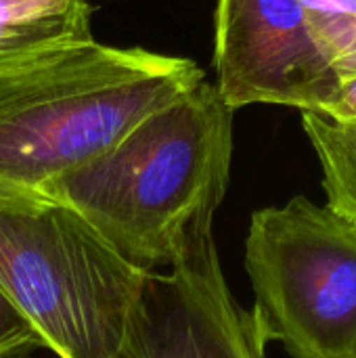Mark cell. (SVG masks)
I'll use <instances>...</instances> for the list:
<instances>
[{
	"instance_id": "obj_4",
	"label": "cell",
	"mask_w": 356,
	"mask_h": 358,
	"mask_svg": "<svg viewBox=\"0 0 356 358\" xmlns=\"http://www.w3.org/2000/svg\"><path fill=\"white\" fill-rule=\"evenodd\" d=\"M245 273L269 342L292 358H356V222L304 195L262 208Z\"/></svg>"
},
{
	"instance_id": "obj_9",
	"label": "cell",
	"mask_w": 356,
	"mask_h": 358,
	"mask_svg": "<svg viewBox=\"0 0 356 358\" xmlns=\"http://www.w3.org/2000/svg\"><path fill=\"white\" fill-rule=\"evenodd\" d=\"M38 350L29 325L0 289V358H36Z\"/></svg>"
},
{
	"instance_id": "obj_5",
	"label": "cell",
	"mask_w": 356,
	"mask_h": 358,
	"mask_svg": "<svg viewBox=\"0 0 356 358\" xmlns=\"http://www.w3.org/2000/svg\"><path fill=\"white\" fill-rule=\"evenodd\" d=\"M214 31L216 88L233 111H319L340 88L302 0H218Z\"/></svg>"
},
{
	"instance_id": "obj_6",
	"label": "cell",
	"mask_w": 356,
	"mask_h": 358,
	"mask_svg": "<svg viewBox=\"0 0 356 358\" xmlns=\"http://www.w3.org/2000/svg\"><path fill=\"white\" fill-rule=\"evenodd\" d=\"M258 315L231 294L214 235L149 273L115 358H266Z\"/></svg>"
},
{
	"instance_id": "obj_2",
	"label": "cell",
	"mask_w": 356,
	"mask_h": 358,
	"mask_svg": "<svg viewBox=\"0 0 356 358\" xmlns=\"http://www.w3.org/2000/svg\"><path fill=\"white\" fill-rule=\"evenodd\" d=\"M206 80L191 59L86 42L0 76V191L40 193Z\"/></svg>"
},
{
	"instance_id": "obj_7",
	"label": "cell",
	"mask_w": 356,
	"mask_h": 358,
	"mask_svg": "<svg viewBox=\"0 0 356 358\" xmlns=\"http://www.w3.org/2000/svg\"><path fill=\"white\" fill-rule=\"evenodd\" d=\"M88 0H0V76L92 42Z\"/></svg>"
},
{
	"instance_id": "obj_10",
	"label": "cell",
	"mask_w": 356,
	"mask_h": 358,
	"mask_svg": "<svg viewBox=\"0 0 356 358\" xmlns=\"http://www.w3.org/2000/svg\"><path fill=\"white\" fill-rule=\"evenodd\" d=\"M332 122L344 124V122H355L356 120V73L342 80L338 92L334 94V99L323 105L319 111H315Z\"/></svg>"
},
{
	"instance_id": "obj_1",
	"label": "cell",
	"mask_w": 356,
	"mask_h": 358,
	"mask_svg": "<svg viewBox=\"0 0 356 358\" xmlns=\"http://www.w3.org/2000/svg\"><path fill=\"white\" fill-rule=\"evenodd\" d=\"M233 115L216 84L201 80L40 193L78 212L134 266L168 271L212 235L231 178Z\"/></svg>"
},
{
	"instance_id": "obj_3",
	"label": "cell",
	"mask_w": 356,
	"mask_h": 358,
	"mask_svg": "<svg viewBox=\"0 0 356 358\" xmlns=\"http://www.w3.org/2000/svg\"><path fill=\"white\" fill-rule=\"evenodd\" d=\"M147 275L65 203L0 191V289L57 358H115Z\"/></svg>"
},
{
	"instance_id": "obj_8",
	"label": "cell",
	"mask_w": 356,
	"mask_h": 358,
	"mask_svg": "<svg viewBox=\"0 0 356 358\" xmlns=\"http://www.w3.org/2000/svg\"><path fill=\"white\" fill-rule=\"evenodd\" d=\"M340 82L356 73V0H302Z\"/></svg>"
}]
</instances>
